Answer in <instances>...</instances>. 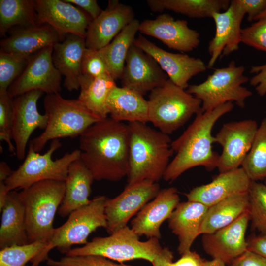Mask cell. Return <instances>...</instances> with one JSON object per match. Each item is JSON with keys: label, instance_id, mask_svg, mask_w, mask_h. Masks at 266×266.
Returning <instances> with one entry per match:
<instances>
[{"label": "cell", "instance_id": "11", "mask_svg": "<svg viewBox=\"0 0 266 266\" xmlns=\"http://www.w3.org/2000/svg\"><path fill=\"white\" fill-rule=\"evenodd\" d=\"M156 182L143 181L127 185L113 199H107L105 214L108 232L111 234L127 226L130 220L152 200L160 191Z\"/></svg>", "mask_w": 266, "mask_h": 266}, {"label": "cell", "instance_id": "55", "mask_svg": "<svg viewBox=\"0 0 266 266\" xmlns=\"http://www.w3.org/2000/svg\"><path fill=\"white\" fill-rule=\"evenodd\" d=\"M264 184L266 185V177L264 179Z\"/></svg>", "mask_w": 266, "mask_h": 266}, {"label": "cell", "instance_id": "40", "mask_svg": "<svg viewBox=\"0 0 266 266\" xmlns=\"http://www.w3.org/2000/svg\"><path fill=\"white\" fill-rule=\"evenodd\" d=\"M46 263L49 266H132L122 263L117 264L109 259L98 255H66L58 260L48 258Z\"/></svg>", "mask_w": 266, "mask_h": 266}, {"label": "cell", "instance_id": "15", "mask_svg": "<svg viewBox=\"0 0 266 266\" xmlns=\"http://www.w3.org/2000/svg\"><path fill=\"white\" fill-rule=\"evenodd\" d=\"M168 79L151 56L134 44L131 47L120 78L123 87L144 95L163 85Z\"/></svg>", "mask_w": 266, "mask_h": 266}, {"label": "cell", "instance_id": "53", "mask_svg": "<svg viewBox=\"0 0 266 266\" xmlns=\"http://www.w3.org/2000/svg\"><path fill=\"white\" fill-rule=\"evenodd\" d=\"M265 19H266V6L262 13L255 19V20L258 21Z\"/></svg>", "mask_w": 266, "mask_h": 266}, {"label": "cell", "instance_id": "16", "mask_svg": "<svg viewBox=\"0 0 266 266\" xmlns=\"http://www.w3.org/2000/svg\"><path fill=\"white\" fill-rule=\"evenodd\" d=\"M134 45L151 56L169 79L180 88L189 87V81L194 76L205 71L207 66L199 58L185 54L167 52L139 34Z\"/></svg>", "mask_w": 266, "mask_h": 266}, {"label": "cell", "instance_id": "31", "mask_svg": "<svg viewBox=\"0 0 266 266\" xmlns=\"http://www.w3.org/2000/svg\"><path fill=\"white\" fill-rule=\"evenodd\" d=\"M79 84L77 100L99 120L107 118L106 101L111 91L117 86L115 80L109 74L98 77L82 75Z\"/></svg>", "mask_w": 266, "mask_h": 266}, {"label": "cell", "instance_id": "19", "mask_svg": "<svg viewBox=\"0 0 266 266\" xmlns=\"http://www.w3.org/2000/svg\"><path fill=\"white\" fill-rule=\"evenodd\" d=\"M133 8L119 0H109L107 7L90 22L85 38L87 48L99 50L110 43L134 19Z\"/></svg>", "mask_w": 266, "mask_h": 266}, {"label": "cell", "instance_id": "46", "mask_svg": "<svg viewBox=\"0 0 266 266\" xmlns=\"http://www.w3.org/2000/svg\"><path fill=\"white\" fill-rule=\"evenodd\" d=\"M204 262L196 252L190 250L181 255L176 262H171L169 266H203Z\"/></svg>", "mask_w": 266, "mask_h": 266}, {"label": "cell", "instance_id": "34", "mask_svg": "<svg viewBox=\"0 0 266 266\" xmlns=\"http://www.w3.org/2000/svg\"><path fill=\"white\" fill-rule=\"evenodd\" d=\"M39 23L33 0H0V33L3 35L14 27H26Z\"/></svg>", "mask_w": 266, "mask_h": 266}, {"label": "cell", "instance_id": "54", "mask_svg": "<svg viewBox=\"0 0 266 266\" xmlns=\"http://www.w3.org/2000/svg\"><path fill=\"white\" fill-rule=\"evenodd\" d=\"M38 266V265H35V264H32L31 265H28V266Z\"/></svg>", "mask_w": 266, "mask_h": 266}, {"label": "cell", "instance_id": "24", "mask_svg": "<svg viewBox=\"0 0 266 266\" xmlns=\"http://www.w3.org/2000/svg\"><path fill=\"white\" fill-rule=\"evenodd\" d=\"M65 37L47 24L17 27L1 41L0 51L32 56L45 48L54 46Z\"/></svg>", "mask_w": 266, "mask_h": 266}, {"label": "cell", "instance_id": "12", "mask_svg": "<svg viewBox=\"0 0 266 266\" xmlns=\"http://www.w3.org/2000/svg\"><path fill=\"white\" fill-rule=\"evenodd\" d=\"M258 128L256 121L245 119L224 124L214 136L222 147L217 168L220 173L240 167Z\"/></svg>", "mask_w": 266, "mask_h": 266}, {"label": "cell", "instance_id": "26", "mask_svg": "<svg viewBox=\"0 0 266 266\" xmlns=\"http://www.w3.org/2000/svg\"><path fill=\"white\" fill-rule=\"evenodd\" d=\"M208 207L198 202L179 203L168 219V226L178 239V251L181 255L191 247L200 234L201 226Z\"/></svg>", "mask_w": 266, "mask_h": 266}, {"label": "cell", "instance_id": "21", "mask_svg": "<svg viewBox=\"0 0 266 266\" xmlns=\"http://www.w3.org/2000/svg\"><path fill=\"white\" fill-rule=\"evenodd\" d=\"M176 188L169 187L160 190L152 200L147 203L131 221V229L139 237L160 239V227L169 219L180 203Z\"/></svg>", "mask_w": 266, "mask_h": 266}, {"label": "cell", "instance_id": "38", "mask_svg": "<svg viewBox=\"0 0 266 266\" xmlns=\"http://www.w3.org/2000/svg\"><path fill=\"white\" fill-rule=\"evenodd\" d=\"M249 213L253 227L266 235V185L252 181L248 192Z\"/></svg>", "mask_w": 266, "mask_h": 266}, {"label": "cell", "instance_id": "44", "mask_svg": "<svg viewBox=\"0 0 266 266\" xmlns=\"http://www.w3.org/2000/svg\"><path fill=\"white\" fill-rule=\"evenodd\" d=\"M250 72L256 74L250 80V85L255 87L259 96H265L266 94V64L252 66Z\"/></svg>", "mask_w": 266, "mask_h": 266}, {"label": "cell", "instance_id": "8", "mask_svg": "<svg viewBox=\"0 0 266 266\" xmlns=\"http://www.w3.org/2000/svg\"><path fill=\"white\" fill-rule=\"evenodd\" d=\"M159 239L151 238L141 241L128 226L106 237H97L84 246L71 248L66 256H100L119 262L143 259L152 263L162 250Z\"/></svg>", "mask_w": 266, "mask_h": 266}, {"label": "cell", "instance_id": "25", "mask_svg": "<svg viewBox=\"0 0 266 266\" xmlns=\"http://www.w3.org/2000/svg\"><path fill=\"white\" fill-rule=\"evenodd\" d=\"M85 38L67 34L53 46L52 61L56 68L65 76L64 86L68 91L80 88L82 61L86 49Z\"/></svg>", "mask_w": 266, "mask_h": 266}, {"label": "cell", "instance_id": "37", "mask_svg": "<svg viewBox=\"0 0 266 266\" xmlns=\"http://www.w3.org/2000/svg\"><path fill=\"white\" fill-rule=\"evenodd\" d=\"M32 56L0 51V94L8 92L9 86L22 73Z\"/></svg>", "mask_w": 266, "mask_h": 266}, {"label": "cell", "instance_id": "50", "mask_svg": "<svg viewBox=\"0 0 266 266\" xmlns=\"http://www.w3.org/2000/svg\"><path fill=\"white\" fill-rule=\"evenodd\" d=\"M12 170L4 161L0 163V182H4L12 172Z\"/></svg>", "mask_w": 266, "mask_h": 266}, {"label": "cell", "instance_id": "47", "mask_svg": "<svg viewBox=\"0 0 266 266\" xmlns=\"http://www.w3.org/2000/svg\"><path fill=\"white\" fill-rule=\"evenodd\" d=\"M65 1L78 6L81 8L91 19L97 18L102 10L96 0H64Z\"/></svg>", "mask_w": 266, "mask_h": 266}, {"label": "cell", "instance_id": "52", "mask_svg": "<svg viewBox=\"0 0 266 266\" xmlns=\"http://www.w3.org/2000/svg\"><path fill=\"white\" fill-rule=\"evenodd\" d=\"M203 266H226V264L218 259H212L211 260H205Z\"/></svg>", "mask_w": 266, "mask_h": 266}, {"label": "cell", "instance_id": "10", "mask_svg": "<svg viewBox=\"0 0 266 266\" xmlns=\"http://www.w3.org/2000/svg\"><path fill=\"white\" fill-rule=\"evenodd\" d=\"M61 145L59 139L53 140L43 154L34 151L29 145L22 164L12 171L5 181L8 190H23L44 180L65 182L70 165L80 158V151L75 149L59 159H52V155Z\"/></svg>", "mask_w": 266, "mask_h": 266}, {"label": "cell", "instance_id": "39", "mask_svg": "<svg viewBox=\"0 0 266 266\" xmlns=\"http://www.w3.org/2000/svg\"><path fill=\"white\" fill-rule=\"evenodd\" d=\"M12 99L8 92L0 94V140L5 142L9 152L16 155L15 147L11 141Z\"/></svg>", "mask_w": 266, "mask_h": 266}, {"label": "cell", "instance_id": "51", "mask_svg": "<svg viewBox=\"0 0 266 266\" xmlns=\"http://www.w3.org/2000/svg\"><path fill=\"white\" fill-rule=\"evenodd\" d=\"M9 192L5 184V182H0V210L3 206Z\"/></svg>", "mask_w": 266, "mask_h": 266}, {"label": "cell", "instance_id": "20", "mask_svg": "<svg viewBox=\"0 0 266 266\" xmlns=\"http://www.w3.org/2000/svg\"><path fill=\"white\" fill-rule=\"evenodd\" d=\"M249 220L247 211L229 225L203 234L202 243L205 252L212 259L231 264L247 250L245 233Z\"/></svg>", "mask_w": 266, "mask_h": 266}, {"label": "cell", "instance_id": "18", "mask_svg": "<svg viewBox=\"0 0 266 266\" xmlns=\"http://www.w3.org/2000/svg\"><path fill=\"white\" fill-rule=\"evenodd\" d=\"M39 23L47 24L63 36L74 34L85 38L92 20L86 12L64 0H35Z\"/></svg>", "mask_w": 266, "mask_h": 266}, {"label": "cell", "instance_id": "35", "mask_svg": "<svg viewBox=\"0 0 266 266\" xmlns=\"http://www.w3.org/2000/svg\"><path fill=\"white\" fill-rule=\"evenodd\" d=\"M241 167L252 181L266 177V117L258 126L251 148Z\"/></svg>", "mask_w": 266, "mask_h": 266}, {"label": "cell", "instance_id": "32", "mask_svg": "<svg viewBox=\"0 0 266 266\" xmlns=\"http://www.w3.org/2000/svg\"><path fill=\"white\" fill-rule=\"evenodd\" d=\"M140 23L137 19H133L110 43L99 50L109 75L115 80L121 77L128 52L134 44L135 35L139 31Z\"/></svg>", "mask_w": 266, "mask_h": 266}, {"label": "cell", "instance_id": "43", "mask_svg": "<svg viewBox=\"0 0 266 266\" xmlns=\"http://www.w3.org/2000/svg\"><path fill=\"white\" fill-rule=\"evenodd\" d=\"M235 7L251 22L264 10L266 6V0H232Z\"/></svg>", "mask_w": 266, "mask_h": 266}, {"label": "cell", "instance_id": "27", "mask_svg": "<svg viewBox=\"0 0 266 266\" xmlns=\"http://www.w3.org/2000/svg\"><path fill=\"white\" fill-rule=\"evenodd\" d=\"M94 180L91 172L80 157L70 165L65 181L64 198L58 211L60 216H67L90 202L89 197Z\"/></svg>", "mask_w": 266, "mask_h": 266}, {"label": "cell", "instance_id": "5", "mask_svg": "<svg viewBox=\"0 0 266 266\" xmlns=\"http://www.w3.org/2000/svg\"><path fill=\"white\" fill-rule=\"evenodd\" d=\"M48 121L43 132L29 145L39 153L50 140L80 136L90 126L100 121L77 99L64 98L59 93L47 94L43 101Z\"/></svg>", "mask_w": 266, "mask_h": 266}, {"label": "cell", "instance_id": "13", "mask_svg": "<svg viewBox=\"0 0 266 266\" xmlns=\"http://www.w3.org/2000/svg\"><path fill=\"white\" fill-rule=\"evenodd\" d=\"M53 46L33 55L20 75L9 86L8 93L14 98L26 92L40 90L47 94L61 91V74L52 61Z\"/></svg>", "mask_w": 266, "mask_h": 266}, {"label": "cell", "instance_id": "41", "mask_svg": "<svg viewBox=\"0 0 266 266\" xmlns=\"http://www.w3.org/2000/svg\"><path fill=\"white\" fill-rule=\"evenodd\" d=\"M81 69L83 75L91 77L109 74L106 63L99 50L87 48L83 54Z\"/></svg>", "mask_w": 266, "mask_h": 266}, {"label": "cell", "instance_id": "23", "mask_svg": "<svg viewBox=\"0 0 266 266\" xmlns=\"http://www.w3.org/2000/svg\"><path fill=\"white\" fill-rule=\"evenodd\" d=\"M251 182L240 167L220 173L211 182L193 188L186 196L188 200L209 207L231 196L248 193Z\"/></svg>", "mask_w": 266, "mask_h": 266}, {"label": "cell", "instance_id": "9", "mask_svg": "<svg viewBox=\"0 0 266 266\" xmlns=\"http://www.w3.org/2000/svg\"><path fill=\"white\" fill-rule=\"evenodd\" d=\"M244 71V66H237L232 61L227 67L215 69L203 82L189 85L186 91L201 101L202 112L229 102H234L243 108L246 100L252 95L250 90L242 86L249 81Z\"/></svg>", "mask_w": 266, "mask_h": 266}, {"label": "cell", "instance_id": "17", "mask_svg": "<svg viewBox=\"0 0 266 266\" xmlns=\"http://www.w3.org/2000/svg\"><path fill=\"white\" fill-rule=\"evenodd\" d=\"M140 33L157 38L168 48L182 52H190L200 43V33L188 26L185 20H175L167 13L140 23Z\"/></svg>", "mask_w": 266, "mask_h": 266}, {"label": "cell", "instance_id": "33", "mask_svg": "<svg viewBox=\"0 0 266 266\" xmlns=\"http://www.w3.org/2000/svg\"><path fill=\"white\" fill-rule=\"evenodd\" d=\"M228 0H147L151 11L162 12L172 11L191 18H212L216 12L226 10L229 7Z\"/></svg>", "mask_w": 266, "mask_h": 266}, {"label": "cell", "instance_id": "7", "mask_svg": "<svg viewBox=\"0 0 266 266\" xmlns=\"http://www.w3.org/2000/svg\"><path fill=\"white\" fill-rule=\"evenodd\" d=\"M107 200L104 196H97L86 205L72 211L65 223L54 229L46 246L31 261L32 264L38 265L46 261L49 252L54 248L66 253L74 245H85L89 235L98 228L106 229L105 206Z\"/></svg>", "mask_w": 266, "mask_h": 266}, {"label": "cell", "instance_id": "6", "mask_svg": "<svg viewBox=\"0 0 266 266\" xmlns=\"http://www.w3.org/2000/svg\"><path fill=\"white\" fill-rule=\"evenodd\" d=\"M147 102L149 122L167 135L202 112L201 101L169 79L150 92Z\"/></svg>", "mask_w": 266, "mask_h": 266}, {"label": "cell", "instance_id": "45", "mask_svg": "<svg viewBox=\"0 0 266 266\" xmlns=\"http://www.w3.org/2000/svg\"><path fill=\"white\" fill-rule=\"evenodd\" d=\"M230 266H266V259L247 250L234 260Z\"/></svg>", "mask_w": 266, "mask_h": 266}, {"label": "cell", "instance_id": "22", "mask_svg": "<svg viewBox=\"0 0 266 266\" xmlns=\"http://www.w3.org/2000/svg\"><path fill=\"white\" fill-rule=\"evenodd\" d=\"M244 16L232 0L229 8L224 12L212 15L216 28L214 36L208 44L210 58L207 68H212L219 58L238 50L241 43V25Z\"/></svg>", "mask_w": 266, "mask_h": 266}, {"label": "cell", "instance_id": "14", "mask_svg": "<svg viewBox=\"0 0 266 266\" xmlns=\"http://www.w3.org/2000/svg\"><path fill=\"white\" fill-rule=\"evenodd\" d=\"M44 93L33 90L12 99V136L16 149V156L19 160L26 157V148L33 131L39 128L44 130L47 126L46 114L38 111L37 102Z\"/></svg>", "mask_w": 266, "mask_h": 266}, {"label": "cell", "instance_id": "28", "mask_svg": "<svg viewBox=\"0 0 266 266\" xmlns=\"http://www.w3.org/2000/svg\"><path fill=\"white\" fill-rule=\"evenodd\" d=\"M106 105L110 117L115 121L149 122L147 100L134 91L116 86L109 94Z\"/></svg>", "mask_w": 266, "mask_h": 266}, {"label": "cell", "instance_id": "4", "mask_svg": "<svg viewBox=\"0 0 266 266\" xmlns=\"http://www.w3.org/2000/svg\"><path fill=\"white\" fill-rule=\"evenodd\" d=\"M19 193L25 209L29 243L37 241L48 242L55 229V214L64 198L65 182L42 181Z\"/></svg>", "mask_w": 266, "mask_h": 266}, {"label": "cell", "instance_id": "3", "mask_svg": "<svg viewBox=\"0 0 266 266\" xmlns=\"http://www.w3.org/2000/svg\"><path fill=\"white\" fill-rule=\"evenodd\" d=\"M129 164L127 185L143 181L157 183L174 154L168 135L148 126L146 123H129Z\"/></svg>", "mask_w": 266, "mask_h": 266}, {"label": "cell", "instance_id": "29", "mask_svg": "<svg viewBox=\"0 0 266 266\" xmlns=\"http://www.w3.org/2000/svg\"><path fill=\"white\" fill-rule=\"evenodd\" d=\"M2 212L0 228V249L13 245L29 243L27 234L25 209L19 193L10 191Z\"/></svg>", "mask_w": 266, "mask_h": 266}, {"label": "cell", "instance_id": "49", "mask_svg": "<svg viewBox=\"0 0 266 266\" xmlns=\"http://www.w3.org/2000/svg\"><path fill=\"white\" fill-rule=\"evenodd\" d=\"M173 259L172 252L169 248L165 247L156 255L151 264L153 266H169V263Z\"/></svg>", "mask_w": 266, "mask_h": 266}, {"label": "cell", "instance_id": "2", "mask_svg": "<svg viewBox=\"0 0 266 266\" xmlns=\"http://www.w3.org/2000/svg\"><path fill=\"white\" fill-rule=\"evenodd\" d=\"M233 107V103L229 102L196 115L183 133L172 141L175 155L164 173L165 181L172 182L196 166H203L208 171L217 168L220 155L213 150L215 139L211 132L217 121Z\"/></svg>", "mask_w": 266, "mask_h": 266}, {"label": "cell", "instance_id": "30", "mask_svg": "<svg viewBox=\"0 0 266 266\" xmlns=\"http://www.w3.org/2000/svg\"><path fill=\"white\" fill-rule=\"evenodd\" d=\"M248 193L235 195L209 207L203 220L201 234L212 233L226 227L248 211Z\"/></svg>", "mask_w": 266, "mask_h": 266}, {"label": "cell", "instance_id": "48", "mask_svg": "<svg viewBox=\"0 0 266 266\" xmlns=\"http://www.w3.org/2000/svg\"><path fill=\"white\" fill-rule=\"evenodd\" d=\"M247 250L266 259V235L255 236L247 241Z\"/></svg>", "mask_w": 266, "mask_h": 266}, {"label": "cell", "instance_id": "36", "mask_svg": "<svg viewBox=\"0 0 266 266\" xmlns=\"http://www.w3.org/2000/svg\"><path fill=\"white\" fill-rule=\"evenodd\" d=\"M47 242L37 241L23 245H13L0 251V266H26L44 249Z\"/></svg>", "mask_w": 266, "mask_h": 266}, {"label": "cell", "instance_id": "1", "mask_svg": "<svg viewBox=\"0 0 266 266\" xmlns=\"http://www.w3.org/2000/svg\"><path fill=\"white\" fill-rule=\"evenodd\" d=\"M80 159L95 180L116 182L130 169L128 125L110 117L90 126L79 136Z\"/></svg>", "mask_w": 266, "mask_h": 266}, {"label": "cell", "instance_id": "42", "mask_svg": "<svg viewBox=\"0 0 266 266\" xmlns=\"http://www.w3.org/2000/svg\"><path fill=\"white\" fill-rule=\"evenodd\" d=\"M241 42L266 52V19L242 29Z\"/></svg>", "mask_w": 266, "mask_h": 266}]
</instances>
